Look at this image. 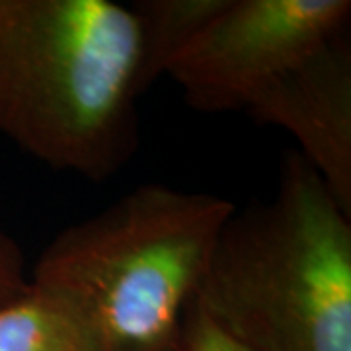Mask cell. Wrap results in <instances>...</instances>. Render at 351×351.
I'll return each instance as SVG.
<instances>
[{
	"instance_id": "obj_1",
	"label": "cell",
	"mask_w": 351,
	"mask_h": 351,
	"mask_svg": "<svg viewBox=\"0 0 351 351\" xmlns=\"http://www.w3.org/2000/svg\"><path fill=\"white\" fill-rule=\"evenodd\" d=\"M137 25L113 0H0V135L101 182L137 147Z\"/></svg>"
},
{
	"instance_id": "obj_2",
	"label": "cell",
	"mask_w": 351,
	"mask_h": 351,
	"mask_svg": "<svg viewBox=\"0 0 351 351\" xmlns=\"http://www.w3.org/2000/svg\"><path fill=\"white\" fill-rule=\"evenodd\" d=\"M234 205L158 184L69 226L29 281L63 301L100 351H180L189 308Z\"/></svg>"
},
{
	"instance_id": "obj_3",
	"label": "cell",
	"mask_w": 351,
	"mask_h": 351,
	"mask_svg": "<svg viewBox=\"0 0 351 351\" xmlns=\"http://www.w3.org/2000/svg\"><path fill=\"white\" fill-rule=\"evenodd\" d=\"M350 219L291 152L276 195L228 217L193 302L252 351H351Z\"/></svg>"
},
{
	"instance_id": "obj_4",
	"label": "cell",
	"mask_w": 351,
	"mask_h": 351,
	"mask_svg": "<svg viewBox=\"0 0 351 351\" xmlns=\"http://www.w3.org/2000/svg\"><path fill=\"white\" fill-rule=\"evenodd\" d=\"M350 16V0H228L166 75L195 110H244L260 88L346 32Z\"/></svg>"
},
{
	"instance_id": "obj_5",
	"label": "cell",
	"mask_w": 351,
	"mask_h": 351,
	"mask_svg": "<svg viewBox=\"0 0 351 351\" xmlns=\"http://www.w3.org/2000/svg\"><path fill=\"white\" fill-rule=\"evenodd\" d=\"M244 110L297 138L299 154L351 217V45L346 32L260 88Z\"/></svg>"
},
{
	"instance_id": "obj_6",
	"label": "cell",
	"mask_w": 351,
	"mask_h": 351,
	"mask_svg": "<svg viewBox=\"0 0 351 351\" xmlns=\"http://www.w3.org/2000/svg\"><path fill=\"white\" fill-rule=\"evenodd\" d=\"M228 0H137L131 8L137 25L138 96L168 73L205 25Z\"/></svg>"
},
{
	"instance_id": "obj_7",
	"label": "cell",
	"mask_w": 351,
	"mask_h": 351,
	"mask_svg": "<svg viewBox=\"0 0 351 351\" xmlns=\"http://www.w3.org/2000/svg\"><path fill=\"white\" fill-rule=\"evenodd\" d=\"M0 351H100L90 330L63 301L32 281L0 304Z\"/></svg>"
},
{
	"instance_id": "obj_8",
	"label": "cell",
	"mask_w": 351,
	"mask_h": 351,
	"mask_svg": "<svg viewBox=\"0 0 351 351\" xmlns=\"http://www.w3.org/2000/svg\"><path fill=\"white\" fill-rule=\"evenodd\" d=\"M180 351H252L248 346L226 334L193 302L189 308Z\"/></svg>"
},
{
	"instance_id": "obj_9",
	"label": "cell",
	"mask_w": 351,
	"mask_h": 351,
	"mask_svg": "<svg viewBox=\"0 0 351 351\" xmlns=\"http://www.w3.org/2000/svg\"><path fill=\"white\" fill-rule=\"evenodd\" d=\"M29 285L25 277L24 254L16 240L0 228V304L22 295Z\"/></svg>"
}]
</instances>
